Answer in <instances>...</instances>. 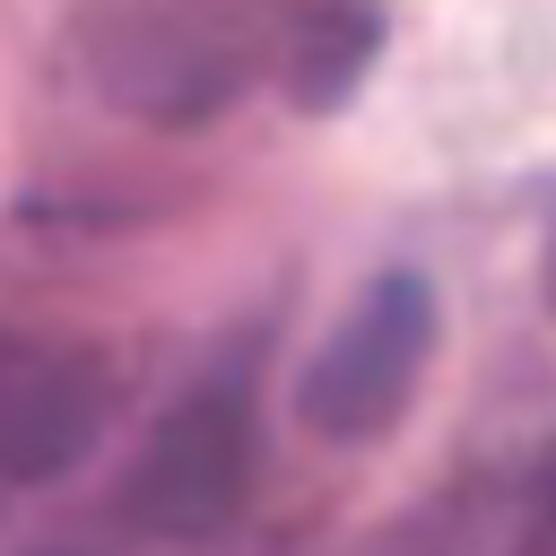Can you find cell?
<instances>
[{"label": "cell", "instance_id": "obj_1", "mask_svg": "<svg viewBox=\"0 0 556 556\" xmlns=\"http://www.w3.org/2000/svg\"><path fill=\"white\" fill-rule=\"evenodd\" d=\"M426 356H434V287L426 269H374L348 313L321 330V348L304 356L295 374V426L330 452H365L382 443L417 382H426Z\"/></svg>", "mask_w": 556, "mask_h": 556}, {"label": "cell", "instance_id": "obj_2", "mask_svg": "<svg viewBox=\"0 0 556 556\" xmlns=\"http://www.w3.org/2000/svg\"><path fill=\"white\" fill-rule=\"evenodd\" d=\"M252 478V382L235 374H208L139 452L130 486H122V513L156 539H200L235 513Z\"/></svg>", "mask_w": 556, "mask_h": 556}, {"label": "cell", "instance_id": "obj_3", "mask_svg": "<svg viewBox=\"0 0 556 556\" xmlns=\"http://www.w3.org/2000/svg\"><path fill=\"white\" fill-rule=\"evenodd\" d=\"M113 417V365L61 339L0 330V486L61 478Z\"/></svg>", "mask_w": 556, "mask_h": 556}, {"label": "cell", "instance_id": "obj_4", "mask_svg": "<svg viewBox=\"0 0 556 556\" xmlns=\"http://www.w3.org/2000/svg\"><path fill=\"white\" fill-rule=\"evenodd\" d=\"M374 43H382V17H374L365 0H321V9H304L295 52H287V87H295V104H304V113L348 104L356 78L374 70Z\"/></svg>", "mask_w": 556, "mask_h": 556}]
</instances>
